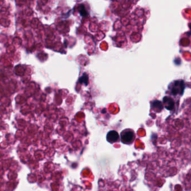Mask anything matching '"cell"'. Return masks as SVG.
<instances>
[{"instance_id": "obj_1", "label": "cell", "mask_w": 191, "mask_h": 191, "mask_svg": "<svg viewBox=\"0 0 191 191\" xmlns=\"http://www.w3.org/2000/svg\"><path fill=\"white\" fill-rule=\"evenodd\" d=\"M121 141L125 145H131L135 139V134L134 130L131 128H126L120 134Z\"/></svg>"}, {"instance_id": "obj_2", "label": "cell", "mask_w": 191, "mask_h": 191, "mask_svg": "<svg viewBox=\"0 0 191 191\" xmlns=\"http://www.w3.org/2000/svg\"><path fill=\"white\" fill-rule=\"evenodd\" d=\"M184 89V83L182 80L175 81L173 86L171 89V93L173 95L180 94L182 95L183 94Z\"/></svg>"}, {"instance_id": "obj_3", "label": "cell", "mask_w": 191, "mask_h": 191, "mask_svg": "<svg viewBox=\"0 0 191 191\" xmlns=\"http://www.w3.org/2000/svg\"><path fill=\"white\" fill-rule=\"evenodd\" d=\"M119 134L117 131L112 130L109 131L106 136V140L110 143H114L117 142L119 140Z\"/></svg>"}, {"instance_id": "obj_4", "label": "cell", "mask_w": 191, "mask_h": 191, "mask_svg": "<svg viewBox=\"0 0 191 191\" xmlns=\"http://www.w3.org/2000/svg\"><path fill=\"white\" fill-rule=\"evenodd\" d=\"M164 103H165V108L168 110H171L173 109L174 103L173 100L170 98H169L167 96L164 97L163 99Z\"/></svg>"}, {"instance_id": "obj_5", "label": "cell", "mask_w": 191, "mask_h": 191, "mask_svg": "<svg viewBox=\"0 0 191 191\" xmlns=\"http://www.w3.org/2000/svg\"><path fill=\"white\" fill-rule=\"evenodd\" d=\"M79 12H80L81 16H82L83 17L86 16V15H87V12L86 11V9H85V8H84L83 5L81 6V8L80 9V10H79Z\"/></svg>"}, {"instance_id": "obj_6", "label": "cell", "mask_w": 191, "mask_h": 191, "mask_svg": "<svg viewBox=\"0 0 191 191\" xmlns=\"http://www.w3.org/2000/svg\"><path fill=\"white\" fill-rule=\"evenodd\" d=\"M189 27H190V28L191 29V24H190V25H189Z\"/></svg>"}]
</instances>
